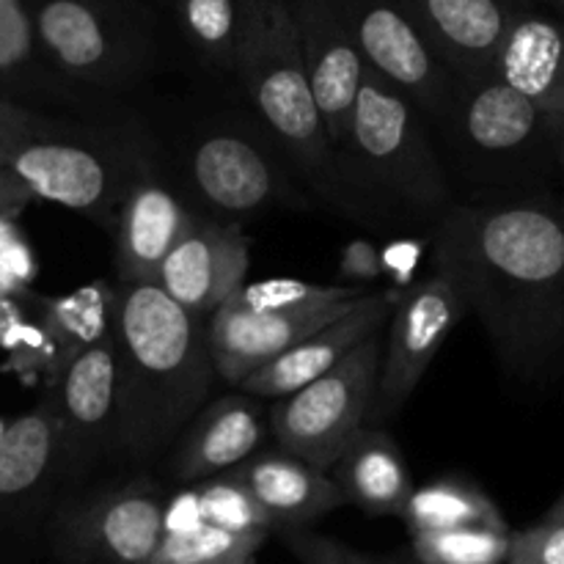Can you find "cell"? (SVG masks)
Instances as JSON below:
<instances>
[{
	"mask_svg": "<svg viewBox=\"0 0 564 564\" xmlns=\"http://www.w3.org/2000/svg\"><path fill=\"white\" fill-rule=\"evenodd\" d=\"M47 397L58 422L64 490L121 474L113 334L66 364Z\"/></svg>",
	"mask_w": 564,
	"mask_h": 564,
	"instance_id": "cell-12",
	"label": "cell"
},
{
	"mask_svg": "<svg viewBox=\"0 0 564 564\" xmlns=\"http://www.w3.org/2000/svg\"><path fill=\"white\" fill-rule=\"evenodd\" d=\"M6 165L33 198L61 204L110 235L124 196L154 163L135 108L121 119L33 110Z\"/></svg>",
	"mask_w": 564,
	"mask_h": 564,
	"instance_id": "cell-6",
	"label": "cell"
},
{
	"mask_svg": "<svg viewBox=\"0 0 564 564\" xmlns=\"http://www.w3.org/2000/svg\"><path fill=\"white\" fill-rule=\"evenodd\" d=\"M562 496H564V494H562Z\"/></svg>",
	"mask_w": 564,
	"mask_h": 564,
	"instance_id": "cell-43",
	"label": "cell"
},
{
	"mask_svg": "<svg viewBox=\"0 0 564 564\" xmlns=\"http://www.w3.org/2000/svg\"><path fill=\"white\" fill-rule=\"evenodd\" d=\"M275 534L301 564H419L408 549L397 554H367L312 529H284Z\"/></svg>",
	"mask_w": 564,
	"mask_h": 564,
	"instance_id": "cell-32",
	"label": "cell"
},
{
	"mask_svg": "<svg viewBox=\"0 0 564 564\" xmlns=\"http://www.w3.org/2000/svg\"><path fill=\"white\" fill-rule=\"evenodd\" d=\"M507 564H564V496L543 521L512 532Z\"/></svg>",
	"mask_w": 564,
	"mask_h": 564,
	"instance_id": "cell-34",
	"label": "cell"
},
{
	"mask_svg": "<svg viewBox=\"0 0 564 564\" xmlns=\"http://www.w3.org/2000/svg\"><path fill=\"white\" fill-rule=\"evenodd\" d=\"M264 540L268 538L226 532L198 518L193 527L182 529H171L165 523L154 564H253Z\"/></svg>",
	"mask_w": 564,
	"mask_h": 564,
	"instance_id": "cell-28",
	"label": "cell"
},
{
	"mask_svg": "<svg viewBox=\"0 0 564 564\" xmlns=\"http://www.w3.org/2000/svg\"><path fill=\"white\" fill-rule=\"evenodd\" d=\"M286 9L301 44L314 105L334 149L345 135L367 64L328 0H286Z\"/></svg>",
	"mask_w": 564,
	"mask_h": 564,
	"instance_id": "cell-18",
	"label": "cell"
},
{
	"mask_svg": "<svg viewBox=\"0 0 564 564\" xmlns=\"http://www.w3.org/2000/svg\"><path fill=\"white\" fill-rule=\"evenodd\" d=\"M400 297L402 292L378 286V290L369 292L356 308H350L345 317L334 319L330 325L319 328L317 334L301 339L295 347H290V350L281 352L279 358H273V361L264 364L262 369H257L251 378L242 380L237 389L246 391V394L251 397H259V400L264 402H275L295 394L303 386L314 383L317 378L328 375L330 369H334L341 358L350 356L367 336L386 328Z\"/></svg>",
	"mask_w": 564,
	"mask_h": 564,
	"instance_id": "cell-19",
	"label": "cell"
},
{
	"mask_svg": "<svg viewBox=\"0 0 564 564\" xmlns=\"http://www.w3.org/2000/svg\"><path fill=\"white\" fill-rule=\"evenodd\" d=\"M268 435L270 422L264 400L235 389L204 405L187 422L160 466L169 482H207L257 455Z\"/></svg>",
	"mask_w": 564,
	"mask_h": 564,
	"instance_id": "cell-16",
	"label": "cell"
},
{
	"mask_svg": "<svg viewBox=\"0 0 564 564\" xmlns=\"http://www.w3.org/2000/svg\"><path fill=\"white\" fill-rule=\"evenodd\" d=\"M560 165H562V191H564V116L560 119Z\"/></svg>",
	"mask_w": 564,
	"mask_h": 564,
	"instance_id": "cell-40",
	"label": "cell"
},
{
	"mask_svg": "<svg viewBox=\"0 0 564 564\" xmlns=\"http://www.w3.org/2000/svg\"><path fill=\"white\" fill-rule=\"evenodd\" d=\"M457 83L494 75L512 17L534 0H397Z\"/></svg>",
	"mask_w": 564,
	"mask_h": 564,
	"instance_id": "cell-17",
	"label": "cell"
},
{
	"mask_svg": "<svg viewBox=\"0 0 564 564\" xmlns=\"http://www.w3.org/2000/svg\"><path fill=\"white\" fill-rule=\"evenodd\" d=\"M248 264L251 237L246 226L191 213L154 284L191 314L213 317L246 284Z\"/></svg>",
	"mask_w": 564,
	"mask_h": 564,
	"instance_id": "cell-15",
	"label": "cell"
},
{
	"mask_svg": "<svg viewBox=\"0 0 564 564\" xmlns=\"http://www.w3.org/2000/svg\"><path fill=\"white\" fill-rule=\"evenodd\" d=\"M380 251L369 237H356L339 251V284L378 290Z\"/></svg>",
	"mask_w": 564,
	"mask_h": 564,
	"instance_id": "cell-37",
	"label": "cell"
},
{
	"mask_svg": "<svg viewBox=\"0 0 564 564\" xmlns=\"http://www.w3.org/2000/svg\"><path fill=\"white\" fill-rule=\"evenodd\" d=\"M33 50L36 44L20 0H0V72H14Z\"/></svg>",
	"mask_w": 564,
	"mask_h": 564,
	"instance_id": "cell-36",
	"label": "cell"
},
{
	"mask_svg": "<svg viewBox=\"0 0 564 564\" xmlns=\"http://www.w3.org/2000/svg\"><path fill=\"white\" fill-rule=\"evenodd\" d=\"M6 427H9V422H6V419H3V416H0V438H3Z\"/></svg>",
	"mask_w": 564,
	"mask_h": 564,
	"instance_id": "cell-41",
	"label": "cell"
},
{
	"mask_svg": "<svg viewBox=\"0 0 564 564\" xmlns=\"http://www.w3.org/2000/svg\"><path fill=\"white\" fill-rule=\"evenodd\" d=\"M141 113L152 163L193 215L246 224L273 209H308L306 187L297 182L273 138L253 110L242 105L160 108Z\"/></svg>",
	"mask_w": 564,
	"mask_h": 564,
	"instance_id": "cell-4",
	"label": "cell"
},
{
	"mask_svg": "<svg viewBox=\"0 0 564 564\" xmlns=\"http://www.w3.org/2000/svg\"><path fill=\"white\" fill-rule=\"evenodd\" d=\"M551 3H556V6H560V9L564 11V0H551Z\"/></svg>",
	"mask_w": 564,
	"mask_h": 564,
	"instance_id": "cell-42",
	"label": "cell"
},
{
	"mask_svg": "<svg viewBox=\"0 0 564 564\" xmlns=\"http://www.w3.org/2000/svg\"><path fill=\"white\" fill-rule=\"evenodd\" d=\"M364 64L400 88L433 127L455 99L457 77L427 47L397 0H328Z\"/></svg>",
	"mask_w": 564,
	"mask_h": 564,
	"instance_id": "cell-14",
	"label": "cell"
},
{
	"mask_svg": "<svg viewBox=\"0 0 564 564\" xmlns=\"http://www.w3.org/2000/svg\"><path fill=\"white\" fill-rule=\"evenodd\" d=\"M512 529H455L411 538L419 564H507Z\"/></svg>",
	"mask_w": 564,
	"mask_h": 564,
	"instance_id": "cell-30",
	"label": "cell"
},
{
	"mask_svg": "<svg viewBox=\"0 0 564 564\" xmlns=\"http://www.w3.org/2000/svg\"><path fill=\"white\" fill-rule=\"evenodd\" d=\"M375 290L347 284H314L301 279H268L259 284H242L226 308L240 314H270V312H301V308L334 306V303L358 301Z\"/></svg>",
	"mask_w": 564,
	"mask_h": 564,
	"instance_id": "cell-29",
	"label": "cell"
},
{
	"mask_svg": "<svg viewBox=\"0 0 564 564\" xmlns=\"http://www.w3.org/2000/svg\"><path fill=\"white\" fill-rule=\"evenodd\" d=\"M39 262L31 242L22 235L17 220H0V295L25 301L33 292Z\"/></svg>",
	"mask_w": 564,
	"mask_h": 564,
	"instance_id": "cell-33",
	"label": "cell"
},
{
	"mask_svg": "<svg viewBox=\"0 0 564 564\" xmlns=\"http://www.w3.org/2000/svg\"><path fill=\"white\" fill-rule=\"evenodd\" d=\"M328 474L345 496V505L358 507L372 518H400L408 496L413 494L405 455L383 427L372 424H364L352 435Z\"/></svg>",
	"mask_w": 564,
	"mask_h": 564,
	"instance_id": "cell-24",
	"label": "cell"
},
{
	"mask_svg": "<svg viewBox=\"0 0 564 564\" xmlns=\"http://www.w3.org/2000/svg\"><path fill=\"white\" fill-rule=\"evenodd\" d=\"M494 75L551 116H564V14L527 3L512 17Z\"/></svg>",
	"mask_w": 564,
	"mask_h": 564,
	"instance_id": "cell-23",
	"label": "cell"
},
{
	"mask_svg": "<svg viewBox=\"0 0 564 564\" xmlns=\"http://www.w3.org/2000/svg\"><path fill=\"white\" fill-rule=\"evenodd\" d=\"M33 110L17 102H0V163H6V154L11 152L20 135L25 132Z\"/></svg>",
	"mask_w": 564,
	"mask_h": 564,
	"instance_id": "cell-39",
	"label": "cell"
},
{
	"mask_svg": "<svg viewBox=\"0 0 564 564\" xmlns=\"http://www.w3.org/2000/svg\"><path fill=\"white\" fill-rule=\"evenodd\" d=\"M207 319L154 281L116 284L113 347L121 474L160 466L213 391Z\"/></svg>",
	"mask_w": 564,
	"mask_h": 564,
	"instance_id": "cell-3",
	"label": "cell"
},
{
	"mask_svg": "<svg viewBox=\"0 0 564 564\" xmlns=\"http://www.w3.org/2000/svg\"><path fill=\"white\" fill-rule=\"evenodd\" d=\"M165 523L163 490L149 471L64 490L50 516L47 564H154Z\"/></svg>",
	"mask_w": 564,
	"mask_h": 564,
	"instance_id": "cell-9",
	"label": "cell"
},
{
	"mask_svg": "<svg viewBox=\"0 0 564 564\" xmlns=\"http://www.w3.org/2000/svg\"><path fill=\"white\" fill-rule=\"evenodd\" d=\"M364 297L334 303V306L270 314H240L220 306L207 319V339L215 372L224 383L237 389L242 380L251 378L257 369H262L264 364L295 347L301 339L317 334L319 328L330 325L334 319L345 317Z\"/></svg>",
	"mask_w": 564,
	"mask_h": 564,
	"instance_id": "cell-20",
	"label": "cell"
},
{
	"mask_svg": "<svg viewBox=\"0 0 564 564\" xmlns=\"http://www.w3.org/2000/svg\"><path fill=\"white\" fill-rule=\"evenodd\" d=\"M231 474L262 507L273 534L284 529H308L328 512L345 507V496L328 471H319L281 446L259 449L242 466L231 468Z\"/></svg>",
	"mask_w": 564,
	"mask_h": 564,
	"instance_id": "cell-22",
	"label": "cell"
},
{
	"mask_svg": "<svg viewBox=\"0 0 564 564\" xmlns=\"http://www.w3.org/2000/svg\"><path fill=\"white\" fill-rule=\"evenodd\" d=\"M191 209L171 191L169 182L149 169L121 202L110 237H113L116 284H143L158 279V270L182 229Z\"/></svg>",
	"mask_w": 564,
	"mask_h": 564,
	"instance_id": "cell-21",
	"label": "cell"
},
{
	"mask_svg": "<svg viewBox=\"0 0 564 564\" xmlns=\"http://www.w3.org/2000/svg\"><path fill=\"white\" fill-rule=\"evenodd\" d=\"M44 64L80 91L130 105L160 66V36L141 0H20Z\"/></svg>",
	"mask_w": 564,
	"mask_h": 564,
	"instance_id": "cell-7",
	"label": "cell"
},
{
	"mask_svg": "<svg viewBox=\"0 0 564 564\" xmlns=\"http://www.w3.org/2000/svg\"><path fill=\"white\" fill-rule=\"evenodd\" d=\"M400 518L411 538L455 529H510L496 501L466 477H438L413 488Z\"/></svg>",
	"mask_w": 564,
	"mask_h": 564,
	"instance_id": "cell-27",
	"label": "cell"
},
{
	"mask_svg": "<svg viewBox=\"0 0 564 564\" xmlns=\"http://www.w3.org/2000/svg\"><path fill=\"white\" fill-rule=\"evenodd\" d=\"M22 306L31 314L33 323L50 336L66 369V364L75 361L80 352L91 350L94 345L113 334L116 284L99 279L66 295L31 292Z\"/></svg>",
	"mask_w": 564,
	"mask_h": 564,
	"instance_id": "cell-25",
	"label": "cell"
},
{
	"mask_svg": "<svg viewBox=\"0 0 564 564\" xmlns=\"http://www.w3.org/2000/svg\"><path fill=\"white\" fill-rule=\"evenodd\" d=\"M430 130L457 198L562 191L560 116L496 75L460 83Z\"/></svg>",
	"mask_w": 564,
	"mask_h": 564,
	"instance_id": "cell-5",
	"label": "cell"
},
{
	"mask_svg": "<svg viewBox=\"0 0 564 564\" xmlns=\"http://www.w3.org/2000/svg\"><path fill=\"white\" fill-rule=\"evenodd\" d=\"M386 328L375 330L328 375L268 408L275 446L330 471L352 435L367 424L383 358Z\"/></svg>",
	"mask_w": 564,
	"mask_h": 564,
	"instance_id": "cell-10",
	"label": "cell"
},
{
	"mask_svg": "<svg viewBox=\"0 0 564 564\" xmlns=\"http://www.w3.org/2000/svg\"><path fill=\"white\" fill-rule=\"evenodd\" d=\"M427 253V235H402L386 242L380 251V281L386 290L408 292L416 284V270Z\"/></svg>",
	"mask_w": 564,
	"mask_h": 564,
	"instance_id": "cell-35",
	"label": "cell"
},
{
	"mask_svg": "<svg viewBox=\"0 0 564 564\" xmlns=\"http://www.w3.org/2000/svg\"><path fill=\"white\" fill-rule=\"evenodd\" d=\"M33 202L28 187L17 180L14 171L6 163H0V220H17V215Z\"/></svg>",
	"mask_w": 564,
	"mask_h": 564,
	"instance_id": "cell-38",
	"label": "cell"
},
{
	"mask_svg": "<svg viewBox=\"0 0 564 564\" xmlns=\"http://www.w3.org/2000/svg\"><path fill=\"white\" fill-rule=\"evenodd\" d=\"M182 42L207 75L235 83L248 0H165Z\"/></svg>",
	"mask_w": 564,
	"mask_h": 564,
	"instance_id": "cell-26",
	"label": "cell"
},
{
	"mask_svg": "<svg viewBox=\"0 0 564 564\" xmlns=\"http://www.w3.org/2000/svg\"><path fill=\"white\" fill-rule=\"evenodd\" d=\"M196 518L209 527L226 529V532L257 534V538L273 534V527H270L262 507L253 501L246 485L231 471L202 482L196 494Z\"/></svg>",
	"mask_w": 564,
	"mask_h": 564,
	"instance_id": "cell-31",
	"label": "cell"
},
{
	"mask_svg": "<svg viewBox=\"0 0 564 564\" xmlns=\"http://www.w3.org/2000/svg\"><path fill=\"white\" fill-rule=\"evenodd\" d=\"M427 251L501 369L545 383L564 361V191L457 198L430 229Z\"/></svg>",
	"mask_w": 564,
	"mask_h": 564,
	"instance_id": "cell-1",
	"label": "cell"
},
{
	"mask_svg": "<svg viewBox=\"0 0 564 564\" xmlns=\"http://www.w3.org/2000/svg\"><path fill=\"white\" fill-rule=\"evenodd\" d=\"M314 202L375 235H430L457 202L422 110L369 66Z\"/></svg>",
	"mask_w": 564,
	"mask_h": 564,
	"instance_id": "cell-2",
	"label": "cell"
},
{
	"mask_svg": "<svg viewBox=\"0 0 564 564\" xmlns=\"http://www.w3.org/2000/svg\"><path fill=\"white\" fill-rule=\"evenodd\" d=\"M235 86L314 202L330 143L314 105L286 0H248Z\"/></svg>",
	"mask_w": 564,
	"mask_h": 564,
	"instance_id": "cell-8",
	"label": "cell"
},
{
	"mask_svg": "<svg viewBox=\"0 0 564 564\" xmlns=\"http://www.w3.org/2000/svg\"><path fill=\"white\" fill-rule=\"evenodd\" d=\"M466 314L463 297L435 270L402 292L386 325L383 358L367 424L383 427L400 416L427 367Z\"/></svg>",
	"mask_w": 564,
	"mask_h": 564,
	"instance_id": "cell-13",
	"label": "cell"
},
{
	"mask_svg": "<svg viewBox=\"0 0 564 564\" xmlns=\"http://www.w3.org/2000/svg\"><path fill=\"white\" fill-rule=\"evenodd\" d=\"M64 494L58 422L50 397L0 438V564H47V529Z\"/></svg>",
	"mask_w": 564,
	"mask_h": 564,
	"instance_id": "cell-11",
	"label": "cell"
}]
</instances>
